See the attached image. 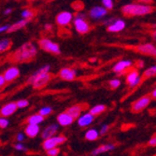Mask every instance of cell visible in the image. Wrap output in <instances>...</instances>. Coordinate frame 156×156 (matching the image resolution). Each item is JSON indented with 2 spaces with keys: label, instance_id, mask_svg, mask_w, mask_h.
I'll list each match as a JSON object with an SVG mask.
<instances>
[{
  "label": "cell",
  "instance_id": "cell-1",
  "mask_svg": "<svg viewBox=\"0 0 156 156\" xmlns=\"http://www.w3.org/2000/svg\"><path fill=\"white\" fill-rule=\"evenodd\" d=\"M37 54V48L33 42H25L11 54V61L15 63H25L33 60Z\"/></svg>",
  "mask_w": 156,
  "mask_h": 156
},
{
  "label": "cell",
  "instance_id": "cell-2",
  "mask_svg": "<svg viewBox=\"0 0 156 156\" xmlns=\"http://www.w3.org/2000/svg\"><path fill=\"white\" fill-rule=\"evenodd\" d=\"M154 8L151 5H144L140 3H129L126 4L122 8V12L125 16H146L152 13Z\"/></svg>",
  "mask_w": 156,
  "mask_h": 156
},
{
  "label": "cell",
  "instance_id": "cell-3",
  "mask_svg": "<svg viewBox=\"0 0 156 156\" xmlns=\"http://www.w3.org/2000/svg\"><path fill=\"white\" fill-rule=\"evenodd\" d=\"M73 26L77 33L80 35H85L90 32L91 30V25L86 19V15L81 12L77 13V15L74 16L73 21H72Z\"/></svg>",
  "mask_w": 156,
  "mask_h": 156
},
{
  "label": "cell",
  "instance_id": "cell-4",
  "mask_svg": "<svg viewBox=\"0 0 156 156\" xmlns=\"http://www.w3.org/2000/svg\"><path fill=\"white\" fill-rule=\"evenodd\" d=\"M51 73H42V74H37L34 72L29 79H28V82L32 84V87L36 90L44 88L46 85L51 81Z\"/></svg>",
  "mask_w": 156,
  "mask_h": 156
},
{
  "label": "cell",
  "instance_id": "cell-5",
  "mask_svg": "<svg viewBox=\"0 0 156 156\" xmlns=\"http://www.w3.org/2000/svg\"><path fill=\"white\" fill-rule=\"evenodd\" d=\"M38 45L41 50H43L46 52L58 55L61 53V49L58 43H56L53 40L47 38V37H42L38 40Z\"/></svg>",
  "mask_w": 156,
  "mask_h": 156
},
{
  "label": "cell",
  "instance_id": "cell-6",
  "mask_svg": "<svg viewBox=\"0 0 156 156\" xmlns=\"http://www.w3.org/2000/svg\"><path fill=\"white\" fill-rule=\"evenodd\" d=\"M66 141V137L65 136H53L50 138H47L42 143V147L45 151H48L52 148H56L59 145L64 144Z\"/></svg>",
  "mask_w": 156,
  "mask_h": 156
},
{
  "label": "cell",
  "instance_id": "cell-7",
  "mask_svg": "<svg viewBox=\"0 0 156 156\" xmlns=\"http://www.w3.org/2000/svg\"><path fill=\"white\" fill-rule=\"evenodd\" d=\"M74 18V15L71 11L68 10H63L61 12H59L55 17V22L59 26L61 27H66L68 26L70 23H72Z\"/></svg>",
  "mask_w": 156,
  "mask_h": 156
},
{
  "label": "cell",
  "instance_id": "cell-8",
  "mask_svg": "<svg viewBox=\"0 0 156 156\" xmlns=\"http://www.w3.org/2000/svg\"><path fill=\"white\" fill-rule=\"evenodd\" d=\"M108 11L102 6H94L89 10V18L93 21H101L108 16Z\"/></svg>",
  "mask_w": 156,
  "mask_h": 156
},
{
  "label": "cell",
  "instance_id": "cell-9",
  "mask_svg": "<svg viewBox=\"0 0 156 156\" xmlns=\"http://www.w3.org/2000/svg\"><path fill=\"white\" fill-rule=\"evenodd\" d=\"M151 102V98L150 95H145L138 98L132 105V111L134 113H139L145 109Z\"/></svg>",
  "mask_w": 156,
  "mask_h": 156
},
{
  "label": "cell",
  "instance_id": "cell-10",
  "mask_svg": "<svg viewBox=\"0 0 156 156\" xmlns=\"http://www.w3.org/2000/svg\"><path fill=\"white\" fill-rule=\"evenodd\" d=\"M141 80H142V78L140 77L138 71L136 69L131 70V71H129L126 75V82L129 85L130 88H135L138 86Z\"/></svg>",
  "mask_w": 156,
  "mask_h": 156
},
{
  "label": "cell",
  "instance_id": "cell-11",
  "mask_svg": "<svg viewBox=\"0 0 156 156\" xmlns=\"http://www.w3.org/2000/svg\"><path fill=\"white\" fill-rule=\"evenodd\" d=\"M136 51L141 54L148 55V56H154L156 55V47L153 43H143L139 44L136 47Z\"/></svg>",
  "mask_w": 156,
  "mask_h": 156
},
{
  "label": "cell",
  "instance_id": "cell-12",
  "mask_svg": "<svg viewBox=\"0 0 156 156\" xmlns=\"http://www.w3.org/2000/svg\"><path fill=\"white\" fill-rule=\"evenodd\" d=\"M126 23L122 19H115L112 21V23L107 26V30L110 33H119L125 29Z\"/></svg>",
  "mask_w": 156,
  "mask_h": 156
},
{
  "label": "cell",
  "instance_id": "cell-13",
  "mask_svg": "<svg viewBox=\"0 0 156 156\" xmlns=\"http://www.w3.org/2000/svg\"><path fill=\"white\" fill-rule=\"evenodd\" d=\"M60 79L66 80V81H72L77 78V71L73 68L70 67H64L59 71Z\"/></svg>",
  "mask_w": 156,
  "mask_h": 156
},
{
  "label": "cell",
  "instance_id": "cell-14",
  "mask_svg": "<svg viewBox=\"0 0 156 156\" xmlns=\"http://www.w3.org/2000/svg\"><path fill=\"white\" fill-rule=\"evenodd\" d=\"M132 66H133V62L130 60H121L114 65V66L112 67V70H113V72L120 74V73L126 71V70L129 69L130 67H132Z\"/></svg>",
  "mask_w": 156,
  "mask_h": 156
},
{
  "label": "cell",
  "instance_id": "cell-15",
  "mask_svg": "<svg viewBox=\"0 0 156 156\" xmlns=\"http://www.w3.org/2000/svg\"><path fill=\"white\" fill-rule=\"evenodd\" d=\"M19 76H20V69L17 66L9 67L3 74L6 82H10L14 80H16Z\"/></svg>",
  "mask_w": 156,
  "mask_h": 156
},
{
  "label": "cell",
  "instance_id": "cell-16",
  "mask_svg": "<svg viewBox=\"0 0 156 156\" xmlns=\"http://www.w3.org/2000/svg\"><path fill=\"white\" fill-rule=\"evenodd\" d=\"M16 110H17L16 103H14V102L8 103L5 106H3L1 108V109H0V115L4 118H6V117L11 116L12 114H14Z\"/></svg>",
  "mask_w": 156,
  "mask_h": 156
},
{
  "label": "cell",
  "instance_id": "cell-17",
  "mask_svg": "<svg viewBox=\"0 0 156 156\" xmlns=\"http://www.w3.org/2000/svg\"><path fill=\"white\" fill-rule=\"evenodd\" d=\"M28 23H29V21H26V20H23V19H21L20 21L14 23L10 25H9V28L7 32L8 33H14V32H17L23 28H24Z\"/></svg>",
  "mask_w": 156,
  "mask_h": 156
},
{
  "label": "cell",
  "instance_id": "cell-18",
  "mask_svg": "<svg viewBox=\"0 0 156 156\" xmlns=\"http://www.w3.org/2000/svg\"><path fill=\"white\" fill-rule=\"evenodd\" d=\"M58 131V125L57 124H51L49 126H47L46 128L42 131L41 134V137L44 140L47 138H50L53 136H55V134Z\"/></svg>",
  "mask_w": 156,
  "mask_h": 156
},
{
  "label": "cell",
  "instance_id": "cell-19",
  "mask_svg": "<svg viewBox=\"0 0 156 156\" xmlns=\"http://www.w3.org/2000/svg\"><path fill=\"white\" fill-rule=\"evenodd\" d=\"M94 120V116H93L91 113H85L83 115H80L78 118V124L80 127H85L91 124Z\"/></svg>",
  "mask_w": 156,
  "mask_h": 156
},
{
  "label": "cell",
  "instance_id": "cell-20",
  "mask_svg": "<svg viewBox=\"0 0 156 156\" xmlns=\"http://www.w3.org/2000/svg\"><path fill=\"white\" fill-rule=\"evenodd\" d=\"M74 122V119L70 116L69 114H67L66 112H63L60 113V114L57 116V122L59 123V125L61 126H67L72 124Z\"/></svg>",
  "mask_w": 156,
  "mask_h": 156
},
{
  "label": "cell",
  "instance_id": "cell-21",
  "mask_svg": "<svg viewBox=\"0 0 156 156\" xmlns=\"http://www.w3.org/2000/svg\"><path fill=\"white\" fill-rule=\"evenodd\" d=\"M40 131V127L39 125H35V124H28L25 127V130H24V135L27 136L28 137L33 138L36 137L38 133Z\"/></svg>",
  "mask_w": 156,
  "mask_h": 156
},
{
  "label": "cell",
  "instance_id": "cell-22",
  "mask_svg": "<svg viewBox=\"0 0 156 156\" xmlns=\"http://www.w3.org/2000/svg\"><path fill=\"white\" fill-rule=\"evenodd\" d=\"M81 111H82V107L80 105H74V106L70 107L69 108H67L66 110V112L67 113V114H69L74 120L80 116Z\"/></svg>",
  "mask_w": 156,
  "mask_h": 156
},
{
  "label": "cell",
  "instance_id": "cell-23",
  "mask_svg": "<svg viewBox=\"0 0 156 156\" xmlns=\"http://www.w3.org/2000/svg\"><path fill=\"white\" fill-rule=\"evenodd\" d=\"M115 149V146L113 144H104V145H101L100 147L96 148L95 150H94L92 151V155L93 156H96L98 154H101V153H104V152H108V151H110L112 150Z\"/></svg>",
  "mask_w": 156,
  "mask_h": 156
},
{
  "label": "cell",
  "instance_id": "cell-24",
  "mask_svg": "<svg viewBox=\"0 0 156 156\" xmlns=\"http://www.w3.org/2000/svg\"><path fill=\"white\" fill-rule=\"evenodd\" d=\"M45 120V118L43 116H41L38 113L37 114H34L32 116H30L27 119V122L28 124H35V125H39L41 122H43Z\"/></svg>",
  "mask_w": 156,
  "mask_h": 156
},
{
  "label": "cell",
  "instance_id": "cell-25",
  "mask_svg": "<svg viewBox=\"0 0 156 156\" xmlns=\"http://www.w3.org/2000/svg\"><path fill=\"white\" fill-rule=\"evenodd\" d=\"M106 109H107V107H106L105 105L99 104V105H96V106L93 107V108L90 109L89 113H91V114H92L93 116H97V115L102 114V113H103Z\"/></svg>",
  "mask_w": 156,
  "mask_h": 156
},
{
  "label": "cell",
  "instance_id": "cell-26",
  "mask_svg": "<svg viewBox=\"0 0 156 156\" xmlns=\"http://www.w3.org/2000/svg\"><path fill=\"white\" fill-rule=\"evenodd\" d=\"M12 41L9 38L0 39V52H5L11 48Z\"/></svg>",
  "mask_w": 156,
  "mask_h": 156
},
{
  "label": "cell",
  "instance_id": "cell-27",
  "mask_svg": "<svg viewBox=\"0 0 156 156\" xmlns=\"http://www.w3.org/2000/svg\"><path fill=\"white\" fill-rule=\"evenodd\" d=\"M21 17L23 20H26V21L30 22V20L35 17V11L30 9H24L21 12Z\"/></svg>",
  "mask_w": 156,
  "mask_h": 156
},
{
  "label": "cell",
  "instance_id": "cell-28",
  "mask_svg": "<svg viewBox=\"0 0 156 156\" xmlns=\"http://www.w3.org/2000/svg\"><path fill=\"white\" fill-rule=\"evenodd\" d=\"M99 137V132L96 129H89L85 134V138L89 141H94Z\"/></svg>",
  "mask_w": 156,
  "mask_h": 156
},
{
  "label": "cell",
  "instance_id": "cell-29",
  "mask_svg": "<svg viewBox=\"0 0 156 156\" xmlns=\"http://www.w3.org/2000/svg\"><path fill=\"white\" fill-rule=\"evenodd\" d=\"M155 74H156V66H151V67H149V68H147L145 70V72L143 74V77L145 79H150L151 77H154Z\"/></svg>",
  "mask_w": 156,
  "mask_h": 156
},
{
  "label": "cell",
  "instance_id": "cell-30",
  "mask_svg": "<svg viewBox=\"0 0 156 156\" xmlns=\"http://www.w3.org/2000/svg\"><path fill=\"white\" fill-rule=\"evenodd\" d=\"M52 113V108L51 107H44V108H41L38 111V114H40L41 116H43L44 118L51 115Z\"/></svg>",
  "mask_w": 156,
  "mask_h": 156
},
{
  "label": "cell",
  "instance_id": "cell-31",
  "mask_svg": "<svg viewBox=\"0 0 156 156\" xmlns=\"http://www.w3.org/2000/svg\"><path fill=\"white\" fill-rule=\"evenodd\" d=\"M101 3H102V7H104L108 11L111 10L114 8V2H113V0H101Z\"/></svg>",
  "mask_w": 156,
  "mask_h": 156
},
{
  "label": "cell",
  "instance_id": "cell-32",
  "mask_svg": "<svg viewBox=\"0 0 156 156\" xmlns=\"http://www.w3.org/2000/svg\"><path fill=\"white\" fill-rule=\"evenodd\" d=\"M108 84L111 89H117L121 85V80L119 79H112L108 81Z\"/></svg>",
  "mask_w": 156,
  "mask_h": 156
},
{
  "label": "cell",
  "instance_id": "cell-33",
  "mask_svg": "<svg viewBox=\"0 0 156 156\" xmlns=\"http://www.w3.org/2000/svg\"><path fill=\"white\" fill-rule=\"evenodd\" d=\"M16 106H17V108H27L29 106V101L26 100V99H20L16 102Z\"/></svg>",
  "mask_w": 156,
  "mask_h": 156
},
{
  "label": "cell",
  "instance_id": "cell-34",
  "mask_svg": "<svg viewBox=\"0 0 156 156\" xmlns=\"http://www.w3.org/2000/svg\"><path fill=\"white\" fill-rule=\"evenodd\" d=\"M46 151H47L48 156H57L60 153V149L58 147H56V148L50 149V150H48Z\"/></svg>",
  "mask_w": 156,
  "mask_h": 156
},
{
  "label": "cell",
  "instance_id": "cell-35",
  "mask_svg": "<svg viewBox=\"0 0 156 156\" xmlns=\"http://www.w3.org/2000/svg\"><path fill=\"white\" fill-rule=\"evenodd\" d=\"M9 122L4 118V117H0V128H6V127L9 125Z\"/></svg>",
  "mask_w": 156,
  "mask_h": 156
},
{
  "label": "cell",
  "instance_id": "cell-36",
  "mask_svg": "<svg viewBox=\"0 0 156 156\" xmlns=\"http://www.w3.org/2000/svg\"><path fill=\"white\" fill-rule=\"evenodd\" d=\"M14 148H15L17 151H27L26 147H25L23 144H22V143H17V144H15V145H14Z\"/></svg>",
  "mask_w": 156,
  "mask_h": 156
},
{
  "label": "cell",
  "instance_id": "cell-37",
  "mask_svg": "<svg viewBox=\"0 0 156 156\" xmlns=\"http://www.w3.org/2000/svg\"><path fill=\"white\" fill-rule=\"evenodd\" d=\"M153 2V0H137V3L144 4V5H151Z\"/></svg>",
  "mask_w": 156,
  "mask_h": 156
},
{
  "label": "cell",
  "instance_id": "cell-38",
  "mask_svg": "<svg viewBox=\"0 0 156 156\" xmlns=\"http://www.w3.org/2000/svg\"><path fill=\"white\" fill-rule=\"evenodd\" d=\"M149 145H150V146H152V147H155V145H156V136H155V135L150 139V141H149Z\"/></svg>",
  "mask_w": 156,
  "mask_h": 156
},
{
  "label": "cell",
  "instance_id": "cell-39",
  "mask_svg": "<svg viewBox=\"0 0 156 156\" xmlns=\"http://www.w3.org/2000/svg\"><path fill=\"white\" fill-rule=\"evenodd\" d=\"M9 28V24H4V25H0V34L7 32Z\"/></svg>",
  "mask_w": 156,
  "mask_h": 156
},
{
  "label": "cell",
  "instance_id": "cell-40",
  "mask_svg": "<svg viewBox=\"0 0 156 156\" xmlns=\"http://www.w3.org/2000/svg\"><path fill=\"white\" fill-rule=\"evenodd\" d=\"M52 28H53V25H52L51 23H47L44 24V29H45L46 31H51V30H52Z\"/></svg>",
  "mask_w": 156,
  "mask_h": 156
},
{
  "label": "cell",
  "instance_id": "cell-41",
  "mask_svg": "<svg viewBox=\"0 0 156 156\" xmlns=\"http://www.w3.org/2000/svg\"><path fill=\"white\" fill-rule=\"evenodd\" d=\"M108 125H103L100 129V135H104L108 132Z\"/></svg>",
  "mask_w": 156,
  "mask_h": 156
},
{
  "label": "cell",
  "instance_id": "cell-42",
  "mask_svg": "<svg viewBox=\"0 0 156 156\" xmlns=\"http://www.w3.org/2000/svg\"><path fill=\"white\" fill-rule=\"evenodd\" d=\"M144 65H145V63H144V61H142V60H138V61L136 63V67H138V68L143 67Z\"/></svg>",
  "mask_w": 156,
  "mask_h": 156
},
{
  "label": "cell",
  "instance_id": "cell-43",
  "mask_svg": "<svg viewBox=\"0 0 156 156\" xmlns=\"http://www.w3.org/2000/svg\"><path fill=\"white\" fill-rule=\"evenodd\" d=\"M5 83H6V80L4 79L3 75L0 74V87H3L4 85H5Z\"/></svg>",
  "mask_w": 156,
  "mask_h": 156
},
{
  "label": "cell",
  "instance_id": "cell-44",
  "mask_svg": "<svg viewBox=\"0 0 156 156\" xmlns=\"http://www.w3.org/2000/svg\"><path fill=\"white\" fill-rule=\"evenodd\" d=\"M16 138H17V141H23V140L24 139V134H23V133H19V134L17 135Z\"/></svg>",
  "mask_w": 156,
  "mask_h": 156
},
{
  "label": "cell",
  "instance_id": "cell-45",
  "mask_svg": "<svg viewBox=\"0 0 156 156\" xmlns=\"http://www.w3.org/2000/svg\"><path fill=\"white\" fill-rule=\"evenodd\" d=\"M11 12H12V9H10V8H8V9H4V14H5V15H9V14H10Z\"/></svg>",
  "mask_w": 156,
  "mask_h": 156
},
{
  "label": "cell",
  "instance_id": "cell-46",
  "mask_svg": "<svg viewBox=\"0 0 156 156\" xmlns=\"http://www.w3.org/2000/svg\"><path fill=\"white\" fill-rule=\"evenodd\" d=\"M155 97H156V90L154 89V90L152 91V94H151V98H152V99H155Z\"/></svg>",
  "mask_w": 156,
  "mask_h": 156
},
{
  "label": "cell",
  "instance_id": "cell-47",
  "mask_svg": "<svg viewBox=\"0 0 156 156\" xmlns=\"http://www.w3.org/2000/svg\"><path fill=\"white\" fill-rule=\"evenodd\" d=\"M90 62H95V58H90Z\"/></svg>",
  "mask_w": 156,
  "mask_h": 156
},
{
  "label": "cell",
  "instance_id": "cell-48",
  "mask_svg": "<svg viewBox=\"0 0 156 156\" xmlns=\"http://www.w3.org/2000/svg\"><path fill=\"white\" fill-rule=\"evenodd\" d=\"M29 2H35V1H37V0H28Z\"/></svg>",
  "mask_w": 156,
  "mask_h": 156
}]
</instances>
